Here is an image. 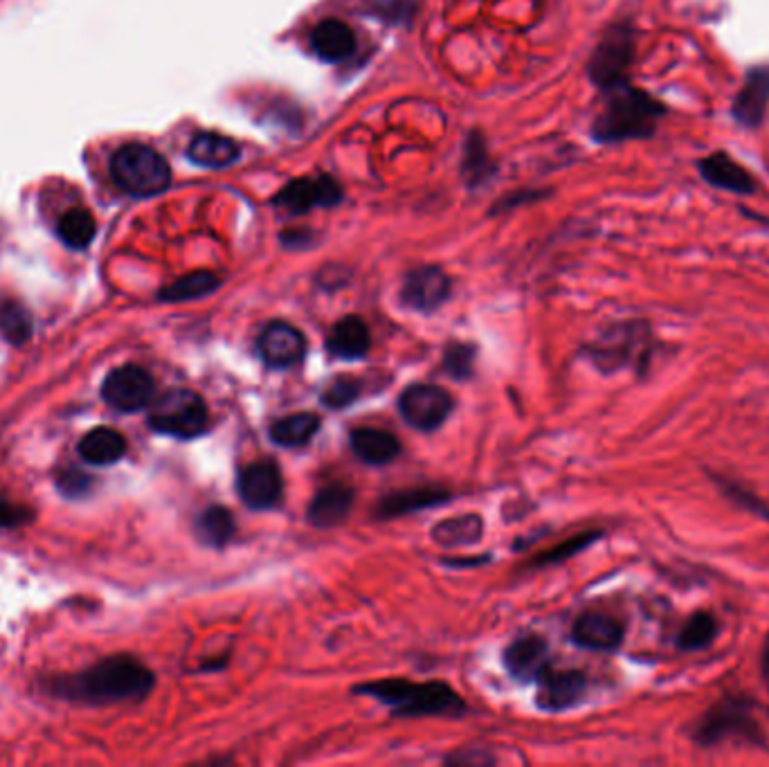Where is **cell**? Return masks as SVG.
Segmentation results:
<instances>
[{
    "label": "cell",
    "instance_id": "cell-12",
    "mask_svg": "<svg viewBox=\"0 0 769 767\" xmlns=\"http://www.w3.org/2000/svg\"><path fill=\"white\" fill-rule=\"evenodd\" d=\"M452 282L448 274L437 266H421L412 272L401 289V299L412 311L433 314L450 297Z\"/></svg>",
    "mask_w": 769,
    "mask_h": 767
},
{
    "label": "cell",
    "instance_id": "cell-34",
    "mask_svg": "<svg viewBox=\"0 0 769 767\" xmlns=\"http://www.w3.org/2000/svg\"><path fill=\"white\" fill-rule=\"evenodd\" d=\"M714 482L716 486H720L722 494L735 502L738 507H743L745 511L758 515V517H767L769 520V507L754 494V490L745 488L741 482H735V480H727L722 475H714Z\"/></svg>",
    "mask_w": 769,
    "mask_h": 767
},
{
    "label": "cell",
    "instance_id": "cell-18",
    "mask_svg": "<svg viewBox=\"0 0 769 767\" xmlns=\"http://www.w3.org/2000/svg\"><path fill=\"white\" fill-rule=\"evenodd\" d=\"M354 500L356 494L347 484H329L313 496L309 509H306V515H309V523L316 527H335L345 523L347 515L351 513Z\"/></svg>",
    "mask_w": 769,
    "mask_h": 767
},
{
    "label": "cell",
    "instance_id": "cell-7",
    "mask_svg": "<svg viewBox=\"0 0 769 767\" xmlns=\"http://www.w3.org/2000/svg\"><path fill=\"white\" fill-rule=\"evenodd\" d=\"M651 356V329L645 322H624L610 329L592 347L594 362L605 372H614L626 365L643 370Z\"/></svg>",
    "mask_w": 769,
    "mask_h": 767
},
{
    "label": "cell",
    "instance_id": "cell-36",
    "mask_svg": "<svg viewBox=\"0 0 769 767\" xmlns=\"http://www.w3.org/2000/svg\"><path fill=\"white\" fill-rule=\"evenodd\" d=\"M601 538V532H586V534H580V536H574L565 542H561L559 547H551L547 554H542L536 565H553V563H561L565 559H572L576 557L578 551L582 549H588L592 542H597Z\"/></svg>",
    "mask_w": 769,
    "mask_h": 767
},
{
    "label": "cell",
    "instance_id": "cell-40",
    "mask_svg": "<svg viewBox=\"0 0 769 767\" xmlns=\"http://www.w3.org/2000/svg\"><path fill=\"white\" fill-rule=\"evenodd\" d=\"M760 673H762L765 687H767V691H769V632H767L765 647H762V655H760Z\"/></svg>",
    "mask_w": 769,
    "mask_h": 767
},
{
    "label": "cell",
    "instance_id": "cell-32",
    "mask_svg": "<svg viewBox=\"0 0 769 767\" xmlns=\"http://www.w3.org/2000/svg\"><path fill=\"white\" fill-rule=\"evenodd\" d=\"M718 635V622L712 612L700 610L695 615H691L684 624V628L678 635V647L682 651H702L709 649L714 639Z\"/></svg>",
    "mask_w": 769,
    "mask_h": 767
},
{
    "label": "cell",
    "instance_id": "cell-35",
    "mask_svg": "<svg viewBox=\"0 0 769 767\" xmlns=\"http://www.w3.org/2000/svg\"><path fill=\"white\" fill-rule=\"evenodd\" d=\"M362 385L354 376H337L333 379L324 392H322V404L331 410H345L349 408L356 398L360 396Z\"/></svg>",
    "mask_w": 769,
    "mask_h": 767
},
{
    "label": "cell",
    "instance_id": "cell-21",
    "mask_svg": "<svg viewBox=\"0 0 769 767\" xmlns=\"http://www.w3.org/2000/svg\"><path fill=\"white\" fill-rule=\"evenodd\" d=\"M697 169L702 178L718 190L733 192V194H754L756 190V182L749 176V171L733 163L729 156H725V153H714V156L700 161Z\"/></svg>",
    "mask_w": 769,
    "mask_h": 767
},
{
    "label": "cell",
    "instance_id": "cell-37",
    "mask_svg": "<svg viewBox=\"0 0 769 767\" xmlns=\"http://www.w3.org/2000/svg\"><path fill=\"white\" fill-rule=\"evenodd\" d=\"M475 347L473 345H461L454 343L446 349L444 356V367L448 370L450 376L454 379H469L473 374V365H475Z\"/></svg>",
    "mask_w": 769,
    "mask_h": 767
},
{
    "label": "cell",
    "instance_id": "cell-16",
    "mask_svg": "<svg viewBox=\"0 0 769 767\" xmlns=\"http://www.w3.org/2000/svg\"><path fill=\"white\" fill-rule=\"evenodd\" d=\"M626 637V626L601 610H588L574 622L572 639L582 649L590 651H614L621 647Z\"/></svg>",
    "mask_w": 769,
    "mask_h": 767
},
{
    "label": "cell",
    "instance_id": "cell-33",
    "mask_svg": "<svg viewBox=\"0 0 769 767\" xmlns=\"http://www.w3.org/2000/svg\"><path fill=\"white\" fill-rule=\"evenodd\" d=\"M0 333H3L8 343L23 345L33 335V318H29L21 304H3L0 306Z\"/></svg>",
    "mask_w": 769,
    "mask_h": 767
},
{
    "label": "cell",
    "instance_id": "cell-10",
    "mask_svg": "<svg viewBox=\"0 0 769 767\" xmlns=\"http://www.w3.org/2000/svg\"><path fill=\"white\" fill-rule=\"evenodd\" d=\"M632 61V35L626 27H617L599 43L590 61V77L601 88H617Z\"/></svg>",
    "mask_w": 769,
    "mask_h": 767
},
{
    "label": "cell",
    "instance_id": "cell-8",
    "mask_svg": "<svg viewBox=\"0 0 769 767\" xmlns=\"http://www.w3.org/2000/svg\"><path fill=\"white\" fill-rule=\"evenodd\" d=\"M454 408V401L448 389L439 385H410L401 396H398V412L406 419L408 425L421 433H433L446 423Z\"/></svg>",
    "mask_w": 769,
    "mask_h": 767
},
{
    "label": "cell",
    "instance_id": "cell-39",
    "mask_svg": "<svg viewBox=\"0 0 769 767\" xmlns=\"http://www.w3.org/2000/svg\"><path fill=\"white\" fill-rule=\"evenodd\" d=\"M90 484V477L75 471V469H68L59 475V488L64 490L66 496H81L86 494V488Z\"/></svg>",
    "mask_w": 769,
    "mask_h": 767
},
{
    "label": "cell",
    "instance_id": "cell-14",
    "mask_svg": "<svg viewBox=\"0 0 769 767\" xmlns=\"http://www.w3.org/2000/svg\"><path fill=\"white\" fill-rule=\"evenodd\" d=\"M343 199V190L333 178H299L274 196V205L302 214L316 207H329Z\"/></svg>",
    "mask_w": 769,
    "mask_h": 767
},
{
    "label": "cell",
    "instance_id": "cell-6",
    "mask_svg": "<svg viewBox=\"0 0 769 767\" xmlns=\"http://www.w3.org/2000/svg\"><path fill=\"white\" fill-rule=\"evenodd\" d=\"M149 427L161 435L176 439H196L205 435L209 425V412L203 396L192 389H169L151 401Z\"/></svg>",
    "mask_w": 769,
    "mask_h": 767
},
{
    "label": "cell",
    "instance_id": "cell-3",
    "mask_svg": "<svg viewBox=\"0 0 769 767\" xmlns=\"http://www.w3.org/2000/svg\"><path fill=\"white\" fill-rule=\"evenodd\" d=\"M610 102L594 122V138L599 142H624L653 136L664 106L643 90L626 84L610 90Z\"/></svg>",
    "mask_w": 769,
    "mask_h": 767
},
{
    "label": "cell",
    "instance_id": "cell-1",
    "mask_svg": "<svg viewBox=\"0 0 769 767\" xmlns=\"http://www.w3.org/2000/svg\"><path fill=\"white\" fill-rule=\"evenodd\" d=\"M156 678L153 673L133 657L119 655L102 660L84 673L59 678L50 685V691L56 698H66L86 704H111L125 700L144 698Z\"/></svg>",
    "mask_w": 769,
    "mask_h": 767
},
{
    "label": "cell",
    "instance_id": "cell-29",
    "mask_svg": "<svg viewBox=\"0 0 769 767\" xmlns=\"http://www.w3.org/2000/svg\"><path fill=\"white\" fill-rule=\"evenodd\" d=\"M196 534L205 545L221 549L234 538L236 523L226 507H209L196 520Z\"/></svg>",
    "mask_w": 769,
    "mask_h": 767
},
{
    "label": "cell",
    "instance_id": "cell-9",
    "mask_svg": "<svg viewBox=\"0 0 769 767\" xmlns=\"http://www.w3.org/2000/svg\"><path fill=\"white\" fill-rule=\"evenodd\" d=\"M156 383L140 365H121L102 383V398L117 412H140L151 406Z\"/></svg>",
    "mask_w": 769,
    "mask_h": 767
},
{
    "label": "cell",
    "instance_id": "cell-5",
    "mask_svg": "<svg viewBox=\"0 0 769 767\" xmlns=\"http://www.w3.org/2000/svg\"><path fill=\"white\" fill-rule=\"evenodd\" d=\"M111 178L119 190L133 196H153L169 188L171 169L156 149L127 144L111 158Z\"/></svg>",
    "mask_w": 769,
    "mask_h": 767
},
{
    "label": "cell",
    "instance_id": "cell-31",
    "mask_svg": "<svg viewBox=\"0 0 769 767\" xmlns=\"http://www.w3.org/2000/svg\"><path fill=\"white\" fill-rule=\"evenodd\" d=\"M219 286H221V280L217 278V274H212L207 270H198V272L184 274V278H180L174 284H169L167 289H163L158 297L163 302H192V299L214 293Z\"/></svg>",
    "mask_w": 769,
    "mask_h": 767
},
{
    "label": "cell",
    "instance_id": "cell-13",
    "mask_svg": "<svg viewBox=\"0 0 769 767\" xmlns=\"http://www.w3.org/2000/svg\"><path fill=\"white\" fill-rule=\"evenodd\" d=\"M257 349L268 367L286 370V367H293L304 358L306 337L297 327L284 320H274L261 329Z\"/></svg>",
    "mask_w": 769,
    "mask_h": 767
},
{
    "label": "cell",
    "instance_id": "cell-24",
    "mask_svg": "<svg viewBox=\"0 0 769 767\" xmlns=\"http://www.w3.org/2000/svg\"><path fill=\"white\" fill-rule=\"evenodd\" d=\"M450 500V494L444 488H408V490H396V494H389L387 498L381 500L376 515L379 517H398V515H408L421 509H433L439 504H446Z\"/></svg>",
    "mask_w": 769,
    "mask_h": 767
},
{
    "label": "cell",
    "instance_id": "cell-2",
    "mask_svg": "<svg viewBox=\"0 0 769 767\" xmlns=\"http://www.w3.org/2000/svg\"><path fill=\"white\" fill-rule=\"evenodd\" d=\"M356 693L369 695L394 712V716H461L466 712L464 700L444 682H408L379 680L356 687Z\"/></svg>",
    "mask_w": 769,
    "mask_h": 767
},
{
    "label": "cell",
    "instance_id": "cell-17",
    "mask_svg": "<svg viewBox=\"0 0 769 767\" xmlns=\"http://www.w3.org/2000/svg\"><path fill=\"white\" fill-rule=\"evenodd\" d=\"M504 666L515 680H540L549 668V647L538 635H522L504 651Z\"/></svg>",
    "mask_w": 769,
    "mask_h": 767
},
{
    "label": "cell",
    "instance_id": "cell-38",
    "mask_svg": "<svg viewBox=\"0 0 769 767\" xmlns=\"http://www.w3.org/2000/svg\"><path fill=\"white\" fill-rule=\"evenodd\" d=\"M29 520H33V513L8 502L3 496H0V527H21L29 523Z\"/></svg>",
    "mask_w": 769,
    "mask_h": 767
},
{
    "label": "cell",
    "instance_id": "cell-26",
    "mask_svg": "<svg viewBox=\"0 0 769 767\" xmlns=\"http://www.w3.org/2000/svg\"><path fill=\"white\" fill-rule=\"evenodd\" d=\"M127 452V439L113 427H95L79 442V455L84 462L95 466H108L119 462Z\"/></svg>",
    "mask_w": 769,
    "mask_h": 767
},
{
    "label": "cell",
    "instance_id": "cell-22",
    "mask_svg": "<svg viewBox=\"0 0 769 767\" xmlns=\"http://www.w3.org/2000/svg\"><path fill=\"white\" fill-rule=\"evenodd\" d=\"M351 450L362 464L369 466H385L401 455V442L392 433L381 431V427H358L351 433Z\"/></svg>",
    "mask_w": 769,
    "mask_h": 767
},
{
    "label": "cell",
    "instance_id": "cell-27",
    "mask_svg": "<svg viewBox=\"0 0 769 767\" xmlns=\"http://www.w3.org/2000/svg\"><path fill=\"white\" fill-rule=\"evenodd\" d=\"M322 419L313 412H297L277 419L270 425V439L282 448H299L309 444L318 431Z\"/></svg>",
    "mask_w": 769,
    "mask_h": 767
},
{
    "label": "cell",
    "instance_id": "cell-19",
    "mask_svg": "<svg viewBox=\"0 0 769 767\" xmlns=\"http://www.w3.org/2000/svg\"><path fill=\"white\" fill-rule=\"evenodd\" d=\"M769 108V68H754L733 102V117L745 129H756Z\"/></svg>",
    "mask_w": 769,
    "mask_h": 767
},
{
    "label": "cell",
    "instance_id": "cell-25",
    "mask_svg": "<svg viewBox=\"0 0 769 767\" xmlns=\"http://www.w3.org/2000/svg\"><path fill=\"white\" fill-rule=\"evenodd\" d=\"M188 156L192 163L209 169H223L230 167L241 151L234 140L219 136V133H198L188 149Z\"/></svg>",
    "mask_w": 769,
    "mask_h": 767
},
{
    "label": "cell",
    "instance_id": "cell-28",
    "mask_svg": "<svg viewBox=\"0 0 769 767\" xmlns=\"http://www.w3.org/2000/svg\"><path fill=\"white\" fill-rule=\"evenodd\" d=\"M484 523L477 513H464L441 520L433 527V540L444 547H466L482 540Z\"/></svg>",
    "mask_w": 769,
    "mask_h": 767
},
{
    "label": "cell",
    "instance_id": "cell-30",
    "mask_svg": "<svg viewBox=\"0 0 769 767\" xmlns=\"http://www.w3.org/2000/svg\"><path fill=\"white\" fill-rule=\"evenodd\" d=\"M56 232H59L61 241L71 245V248L84 251L92 243V239H95L98 223H95V219H92V214L88 209L75 207L59 219Z\"/></svg>",
    "mask_w": 769,
    "mask_h": 767
},
{
    "label": "cell",
    "instance_id": "cell-20",
    "mask_svg": "<svg viewBox=\"0 0 769 767\" xmlns=\"http://www.w3.org/2000/svg\"><path fill=\"white\" fill-rule=\"evenodd\" d=\"M372 347L369 327L358 316H347L335 322L326 337V351L337 360H360Z\"/></svg>",
    "mask_w": 769,
    "mask_h": 767
},
{
    "label": "cell",
    "instance_id": "cell-4",
    "mask_svg": "<svg viewBox=\"0 0 769 767\" xmlns=\"http://www.w3.org/2000/svg\"><path fill=\"white\" fill-rule=\"evenodd\" d=\"M691 736L702 747H714L727 741H747L762 747L767 745L765 729L756 714V704L741 695H727L718 700L695 723Z\"/></svg>",
    "mask_w": 769,
    "mask_h": 767
},
{
    "label": "cell",
    "instance_id": "cell-11",
    "mask_svg": "<svg viewBox=\"0 0 769 767\" xmlns=\"http://www.w3.org/2000/svg\"><path fill=\"white\" fill-rule=\"evenodd\" d=\"M239 498L245 507L255 511H268L282 502L284 496V480L282 471L272 462H255L241 469L236 480Z\"/></svg>",
    "mask_w": 769,
    "mask_h": 767
},
{
    "label": "cell",
    "instance_id": "cell-23",
    "mask_svg": "<svg viewBox=\"0 0 769 767\" xmlns=\"http://www.w3.org/2000/svg\"><path fill=\"white\" fill-rule=\"evenodd\" d=\"M311 48L322 61L341 64L356 52V35L349 25L335 18L322 21L311 35Z\"/></svg>",
    "mask_w": 769,
    "mask_h": 767
},
{
    "label": "cell",
    "instance_id": "cell-15",
    "mask_svg": "<svg viewBox=\"0 0 769 767\" xmlns=\"http://www.w3.org/2000/svg\"><path fill=\"white\" fill-rule=\"evenodd\" d=\"M538 707L544 712H563L574 707L588 691V678L580 670L547 668L538 680Z\"/></svg>",
    "mask_w": 769,
    "mask_h": 767
}]
</instances>
